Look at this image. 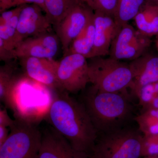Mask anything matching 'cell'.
Returning <instances> with one entry per match:
<instances>
[{"label": "cell", "instance_id": "9a60e30c", "mask_svg": "<svg viewBox=\"0 0 158 158\" xmlns=\"http://www.w3.org/2000/svg\"><path fill=\"white\" fill-rule=\"evenodd\" d=\"M94 38L95 26L93 15L83 31L71 44L64 56L77 54L81 55L87 59H90L94 46Z\"/></svg>", "mask_w": 158, "mask_h": 158}, {"label": "cell", "instance_id": "44dd1931", "mask_svg": "<svg viewBox=\"0 0 158 158\" xmlns=\"http://www.w3.org/2000/svg\"><path fill=\"white\" fill-rule=\"evenodd\" d=\"M141 110L158 108V81L145 85L135 95Z\"/></svg>", "mask_w": 158, "mask_h": 158}, {"label": "cell", "instance_id": "e0dca14e", "mask_svg": "<svg viewBox=\"0 0 158 158\" xmlns=\"http://www.w3.org/2000/svg\"><path fill=\"white\" fill-rule=\"evenodd\" d=\"M84 0H44L45 14L54 27L64 19L73 8Z\"/></svg>", "mask_w": 158, "mask_h": 158}, {"label": "cell", "instance_id": "8992f818", "mask_svg": "<svg viewBox=\"0 0 158 158\" xmlns=\"http://www.w3.org/2000/svg\"><path fill=\"white\" fill-rule=\"evenodd\" d=\"M151 37L127 23L123 26L113 40L109 57L116 60H135L146 53L151 44Z\"/></svg>", "mask_w": 158, "mask_h": 158}, {"label": "cell", "instance_id": "83f0119b", "mask_svg": "<svg viewBox=\"0 0 158 158\" xmlns=\"http://www.w3.org/2000/svg\"><path fill=\"white\" fill-rule=\"evenodd\" d=\"M15 59L13 52L8 50L0 40V60L6 62H10L11 59Z\"/></svg>", "mask_w": 158, "mask_h": 158}, {"label": "cell", "instance_id": "52a82bcc", "mask_svg": "<svg viewBox=\"0 0 158 158\" xmlns=\"http://www.w3.org/2000/svg\"><path fill=\"white\" fill-rule=\"evenodd\" d=\"M87 59L81 55L64 56L59 62L57 76L63 91L75 94L83 91L90 83Z\"/></svg>", "mask_w": 158, "mask_h": 158}, {"label": "cell", "instance_id": "d4e9b609", "mask_svg": "<svg viewBox=\"0 0 158 158\" xmlns=\"http://www.w3.org/2000/svg\"><path fill=\"white\" fill-rule=\"evenodd\" d=\"M27 4L37 5L45 13L44 0H0V12L2 13L12 7H17Z\"/></svg>", "mask_w": 158, "mask_h": 158}, {"label": "cell", "instance_id": "484cf974", "mask_svg": "<svg viewBox=\"0 0 158 158\" xmlns=\"http://www.w3.org/2000/svg\"><path fill=\"white\" fill-rule=\"evenodd\" d=\"M24 5L15 7L11 10H6L1 13L0 25H3L7 23L16 14L20 13L22 10Z\"/></svg>", "mask_w": 158, "mask_h": 158}, {"label": "cell", "instance_id": "7402d4cb", "mask_svg": "<svg viewBox=\"0 0 158 158\" xmlns=\"http://www.w3.org/2000/svg\"><path fill=\"white\" fill-rule=\"evenodd\" d=\"M20 12L16 14L7 23L0 25V40L6 48L12 52L15 49V39Z\"/></svg>", "mask_w": 158, "mask_h": 158}, {"label": "cell", "instance_id": "4dcf8cb0", "mask_svg": "<svg viewBox=\"0 0 158 158\" xmlns=\"http://www.w3.org/2000/svg\"><path fill=\"white\" fill-rule=\"evenodd\" d=\"M141 158H158V154L154 155L143 157H141Z\"/></svg>", "mask_w": 158, "mask_h": 158}, {"label": "cell", "instance_id": "3957f363", "mask_svg": "<svg viewBox=\"0 0 158 158\" xmlns=\"http://www.w3.org/2000/svg\"><path fill=\"white\" fill-rule=\"evenodd\" d=\"M143 135L138 127L128 125L98 134L89 158H141Z\"/></svg>", "mask_w": 158, "mask_h": 158}, {"label": "cell", "instance_id": "5bb4252c", "mask_svg": "<svg viewBox=\"0 0 158 158\" xmlns=\"http://www.w3.org/2000/svg\"><path fill=\"white\" fill-rule=\"evenodd\" d=\"M132 73V85L130 88L133 97L142 87L158 81V56L145 53L129 63Z\"/></svg>", "mask_w": 158, "mask_h": 158}, {"label": "cell", "instance_id": "7c38bea8", "mask_svg": "<svg viewBox=\"0 0 158 158\" xmlns=\"http://www.w3.org/2000/svg\"><path fill=\"white\" fill-rule=\"evenodd\" d=\"M59 40L51 33L27 38L22 41L14 51L15 59L25 57L53 59L59 50Z\"/></svg>", "mask_w": 158, "mask_h": 158}, {"label": "cell", "instance_id": "30bf717a", "mask_svg": "<svg viewBox=\"0 0 158 158\" xmlns=\"http://www.w3.org/2000/svg\"><path fill=\"white\" fill-rule=\"evenodd\" d=\"M19 59L21 66L27 76L58 92L63 91L57 76L59 62L53 59L34 57Z\"/></svg>", "mask_w": 158, "mask_h": 158}, {"label": "cell", "instance_id": "4fadbf2b", "mask_svg": "<svg viewBox=\"0 0 158 158\" xmlns=\"http://www.w3.org/2000/svg\"><path fill=\"white\" fill-rule=\"evenodd\" d=\"M95 38L91 58L109 55L110 47L120 28L114 18L99 11H94Z\"/></svg>", "mask_w": 158, "mask_h": 158}, {"label": "cell", "instance_id": "ba28073f", "mask_svg": "<svg viewBox=\"0 0 158 158\" xmlns=\"http://www.w3.org/2000/svg\"><path fill=\"white\" fill-rule=\"evenodd\" d=\"M42 9L35 4H27L20 13L15 39V48L27 38L50 33L52 23L44 14Z\"/></svg>", "mask_w": 158, "mask_h": 158}, {"label": "cell", "instance_id": "5b68a950", "mask_svg": "<svg viewBox=\"0 0 158 158\" xmlns=\"http://www.w3.org/2000/svg\"><path fill=\"white\" fill-rule=\"evenodd\" d=\"M9 137L0 146V158H38L42 132L30 121L15 120Z\"/></svg>", "mask_w": 158, "mask_h": 158}, {"label": "cell", "instance_id": "4316f807", "mask_svg": "<svg viewBox=\"0 0 158 158\" xmlns=\"http://www.w3.org/2000/svg\"><path fill=\"white\" fill-rule=\"evenodd\" d=\"M15 120H13L9 116L7 110L2 109L0 110V126L9 127L10 128L15 123Z\"/></svg>", "mask_w": 158, "mask_h": 158}, {"label": "cell", "instance_id": "d6986e66", "mask_svg": "<svg viewBox=\"0 0 158 158\" xmlns=\"http://www.w3.org/2000/svg\"><path fill=\"white\" fill-rule=\"evenodd\" d=\"M6 63L0 67V100L9 107L11 106V94L16 80L15 66L11 62Z\"/></svg>", "mask_w": 158, "mask_h": 158}, {"label": "cell", "instance_id": "f546056e", "mask_svg": "<svg viewBox=\"0 0 158 158\" xmlns=\"http://www.w3.org/2000/svg\"><path fill=\"white\" fill-rule=\"evenodd\" d=\"M146 2L149 4L158 6V0H146Z\"/></svg>", "mask_w": 158, "mask_h": 158}, {"label": "cell", "instance_id": "7a4b0ae2", "mask_svg": "<svg viewBox=\"0 0 158 158\" xmlns=\"http://www.w3.org/2000/svg\"><path fill=\"white\" fill-rule=\"evenodd\" d=\"M79 100L85 107L98 135L124 127L135 121L133 96L128 91L107 92L91 86Z\"/></svg>", "mask_w": 158, "mask_h": 158}, {"label": "cell", "instance_id": "ac0fdd59", "mask_svg": "<svg viewBox=\"0 0 158 158\" xmlns=\"http://www.w3.org/2000/svg\"><path fill=\"white\" fill-rule=\"evenodd\" d=\"M146 0H117L113 18L116 24L121 28L134 19Z\"/></svg>", "mask_w": 158, "mask_h": 158}, {"label": "cell", "instance_id": "836d02e7", "mask_svg": "<svg viewBox=\"0 0 158 158\" xmlns=\"http://www.w3.org/2000/svg\"></svg>", "mask_w": 158, "mask_h": 158}, {"label": "cell", "instance_id": "8fae6325", "mask_svg": "<svg viewBox=\"0 0 158 158\" xmlns=\"http://www.w3.org/2000/svg\"><path fill=\"white\" fill-rule=\"evenodd\" d=\"M42 134L38 158H89L88 154L74 148L52 127L44 130Z\"/></svg>", "mask_w": 158, "mask_h": 158}, {"label": "cell", "instance_id": "d6a6232c", "mask_svg": "<svg viewBox=\"0 0 158 158\" xmlns=\"http://www.w3.org/2000/svg\"><path fill=\"white\" fill-rule=\"evenodd\" d=\"M156 40H158V34L156 35Z\"/></svg>", "mask_w": 158, "mask_h": 158}, {"label": "cell", "instance_id": "2e32d148", "mask_svg": "<svg viewBox=\"0 0 158 158\" xmlns=\"http://www.w3.org/2000/svg\"><path fill=\"white\" fill-rule=\"evenodd\" d=\"M137 29L150 37L158 34V6L145 2L134 18Z\"/></svg>", "mask_w": 158, "mask_h": 158}, {"label": "cell", "instance_id": "9c48e42d", "mask_svg": "<svg viewBox=\"0 0 158 158\" xmlns=\"http://www.w3.org/2000/svg\"><path fill=\"white\" fill-rule=\"evenodd\" d=\"M94 11L85 2L73 8L58 25L54 27L62 45L64 55L71 44L93 17Z\"/></svg>", "mask_w": 158, "mask_h": 158}, {"label": "cell", "instance_id": "1f68e13d", "mask_svg": "<svg viewBox=\"0 0 158 158\" xmlns=\"http://www.w3.org/2000/svg\"><path fill=\"white\" fill-rule=\"evenodd\" d=\"M156 48L157 49L158 52V40H156Z\"/></svg>", "mask_w": 158, "mask_h": 158}, {"label": "cell", "instance_id": "f1b7e54d", "mask_svg": "<svg viewBox=\"0 0 158 158\" xmlns=\"http://www.w3.org/2000/svg\"><path fill=\"white\" fill-rule=\"evenodd\" d=\"M9 129L5 127L0 126V146L2 145L9 137Z\"/></svg>", "mask_w": 158, "mask_h": 158}, {"label": "cell", "instance_id": "cb8c5ba5", "mask_svg": "<svg viewBox=\"0 0 158 158\" xmlns=\"http://www.w3.org/2000/svg\"><path fill=\"white\" fill-rule=\"evenodd\" d=\"M158 154V133L143 135L141 157Z\"/></svg>", "mask_w": 158, "mask_h": 158}, {"label": "cell", "instance_id": "6da1fadb", "mask_svg": "<svg viewBox=\"0 0 158 158\" xmlns=\"http://www.w3.org/2000/svg\"><path fill=\"white\" fill-rule=\"evenodd\" d=\"M68 93L58 92L50 106L48 120L52 127L74 148L88 155L95 144L98 133L82 103Z\"/></svg>", "mask_w": 158, "mask_h": 158}, {"label": "cell", "instance_id": "277c9868", "mask_svg": "<svg viewBox=\"0 0 158 158\" xmlns=\"http://www.w3.org/2000/svg\"><path fill=\"white\" fill-rule=\"evenodd\" d=\"M90 59L89 80L94 87L107 92H122L130 89L133 77L129 63L110 57Z\"/></svg>", "mask_w": 158, "mask_h": 158}, {"label": "cell", "instance_id": "ffe728a7", "mask_svg": "<svg viewBox=\"0 0 158 158\" xmlns=\"http://www.w3.org/2000/svg\"><path fill=\"white\" fill-rule=\"evenodd\" d=\"M134 120L143 135L158 133V108L141 110Z\"/></svg>", "mask_w": 158, "mask_h": 158}, {"label": "cell", "instance_id": "603a6c76", "mask_svg": "<svg viewBox=\"0 0 158 158\" xmlns=\"http://www.w3.org/2000/svg\"><path fill=\"white\" fill-rule=\"evenodd\" d=\"M94 11H99L113 16L117 0H84Z\"/></svg>", "mask_w": 158, "mask_h": 158}]
</instances>
